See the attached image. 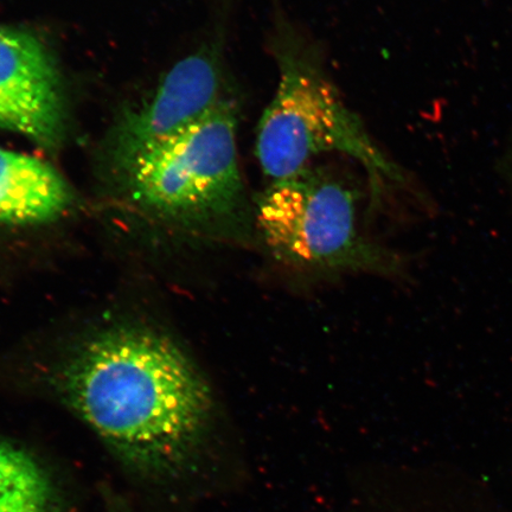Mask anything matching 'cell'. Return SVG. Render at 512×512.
<instances>
[{
    "mask_svg": "<svg viewBox=\"0 0 512 512\" xmlns=\"http://www.w3.org/2000/svg\"><path fill=\"white\" fill-rule=\"evenodd\" d=\"M59 72L30 32L0 25V128L55 149L64 133Z\"/></svg>",
    "mask_w": 512,
    "mask_h": 512,
    "instance_id": "6",
    "label": "cell"
},
{
    "mask_svg": "<svg viewBox=\"0 0 512 512\" xmlns=\"http://www.w3.org/2000/svg\"><path fill=\"white\" fill-rule=\"evenodd\" d=\"M68 406L133 469L169 475L194 450L210 389L169 337L140 328L102 332L60 377Z\"/></svg>",
    "mask_w": 512,
    "mask_h": 512,
    "instance_id": "1",
    "label": "cell"
},
{
    "mask_svg": "<svg viewBox=\"0 0 512 512\" xmlns=\"http://www.w3.org/2000/svg\"><path fill=\"white\" fill-rule=\"evenodd\" d=\"M254 216L256 235L292 270L383 275L400 270L398 255L362 236L354 191L331 172L307 166L272 182L256 200Z\"/></svg>",
    "mask_w": 512,
    "mask_h": 512,
    "instance_id": "4",
    "label": "cell"
},
{
    "mask_svg": "<svg viewBox=\"0 0 512 512\" xmlns=\"http://www.w3.org/2000/svg\"><path fill=\"white\" fill-rule=\"evenodd\" d=\"M273 49L279 85L256 137V156L264 174L272 182L281 181L306 169L313 157L338 152L362 164L375 201L388 188L407 185L405 172L371 139L313 49L286 27L279 30Z\"/></svg>",
    "mask_w": 512,
    "mask_h": 512,
    "instance_id": "2",
    "label": "cell"
},
{
    "mask_svg": "<svg viewBox=\"0 0 512 512\" xmlns=\"http://www.w3.org/2000/svg\"><path fill=\"white\" fill-rule=\"evenodd\" d=\"M238 105L223 98L187 130L126 166L133 195L147 207L246 245L256 235L241 176Z\"/></svg>",
    "mask_w": 512,
    "mask_h": 512,
    "instance_id": "3",
    "label": "cell"
},
{
    "mask_svg": "<svg viewBox=\"0 0 512 512\" xmlns=\"http://www.w3.org/2000/svg\"><path fill=\"white\" fill-rule=\"evenodd\" d=\"M0 512H62L53 477L40 460L0 439Z\"/></svg>",
    "mask_w": 512,
    "mask_h": 512,
    "instance_id": "8",
    "label": "cell"
},
{
    "mask_svg": "<svg viewBox=\"0 0 512 512\" xmlns=\"http://www.w3.org/2000/svg\"><path fill=\"white\" fill-rule=\"evenodd\" d=\"M224 85L220 43L178 61L164 76L155 95L121 124L117 152L125 166L143 153L187 130L219 102Z\"/></svg>",
    "mask_w": 512,
    "mask_h": 512,
    "instance_id": "5",
    "label": "cell"
},
{
    "mask_svg": "<svg viewBox=\"0 0 512 512\" xmlns=\"http://www.w3.org/2000/svg\"><path fill=\"white\" fill-rule=\"evenodd\" d=\"M73 202L66 179L44 160L0 147V223L59 219Z\"/></svg>",
    "mask_w": 512,
    "mask_h": 512,
    "instance_id": "7",
    "label": "cell"
}]
</instances>
